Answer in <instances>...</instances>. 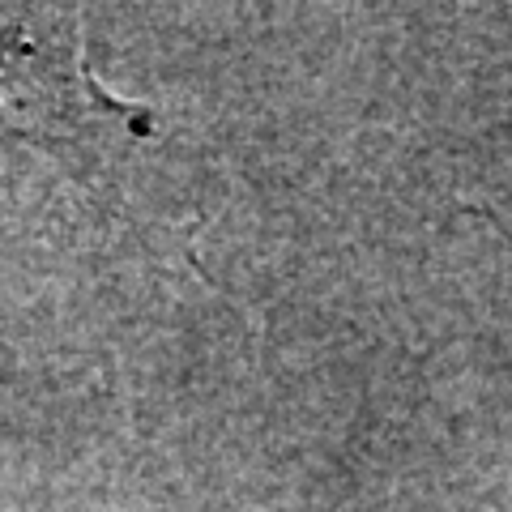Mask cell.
Masks as SVG:
<instances>
[{"label": "cell", "mask_w": 512, "mask_h": 512, "mask_svg": "<svg viewBox=\"0 0 512 512\" xmlns=\"http://www.w3.org/2000/svg\"><path fill=\"white\" fill-rule=\"evenodd\" d=\"M137 116L128 103L107 99L82 69V43H64V26L0 18V124L26 137H73L94 116Z\"/></svg>", "instance_id": "6da1fadb"}]
</instances>
